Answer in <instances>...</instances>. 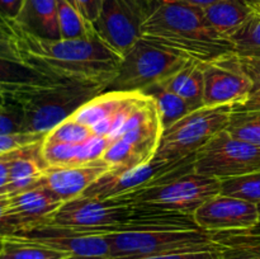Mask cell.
<instances>
[{"label": "cell", "instance_id": "obj_1", "mask_svg": "<svg viewBox=\"0 0 260 259\" xmlns=\"http://www.w3.org/2000/svg\"><path fill=\"white\" fill-rule=\"evenodd\" d=\"M47 223L88 235L201 229L193 215L136 202L126 196L75 198L63 203Z\"/></svg>", "mask_w": 260, "mask_h": 259}, {"label": "cell", "instance_id": "obj_2", "mask_svg": "<svg viewBox=\"0 0 260 259\" xmlns=\"http://www.w3.org/2000/svg\"><path fill=\"white\" fill-rule=\"evenodd\" d=\"M17 25L25 60L43 73L60 80L94 84L104 89L118 73L123 56L109 47L94 29L76 40H42Z\"/></svg>", "mask_w": 260, "mask_h": 259}, {"label": "cell", "instance_id": "obj_3", "mask_svg": "<svg viewBox=\"0 0 260 259\" xmlns=\"http://www.w3.org/2000/svg\"><path fill=\"white\" fill-rule=\"evenodd\" d=\"M141 37L201 63L234 53L233 42L208 24L202 8L182 3L160 0Z\"/></svg>", "mask_w": 260, "mask_h": 259}, {"label": "cell", "instance_id": "obj_4", "mask_svg": "<svg viewBox=\"0 0 260 259\" xmlns=\"http://www.w3.org/2000/svg\"><path fill=\"white\" fill-rule=\"evenodd\" d=\"M102 91L103 86L94 84L61 81L52 86L5 96L17 102L22 108L24 132L46 135Z\"/></svg>", "mask_w": 260, "mask_h": 259}, {"label": "cell", "instance_id": "obj_5", "mask_svg": "<svg viewBox=\"0 0 260 259\" xmlns=\"http://www.w3.org/2000/svg\"><path fill=\"white\" fill-rule=\"evenodd\" d=\"M111 245L109 259H137L144 256L200 250H225L222 233L203 229L156 230L106 235Z\"/></svg>", "mask_w": 260, "mask_h": 259}, {"label": "cell", "instance_id": "obj_6", "mask_svg": "<svg viewBox=\"0 0 260 259\" xmlns=\"http://www.w3.org/2000/svg\"><path fill=\"white\" fill-rule=\"evenodd\" d=\"M193 159L194 155L174 172L123 196L136 202L193 215L206 201L221 193V180L197 174L193 170Z\"/></svg>", "mask_w": 260, "mask_h": 259}, {"label": "cell", "instance_id": "obj_7", "mask_svg": "<svg viewBox=\"0 0 260 259\" xmlns=\"http://www.w3.org/2000/svg\"><path fill=\"white\" fill-rule=\"evenodd\" d=\"M189 60L140 38L123 56L116 78L104 91H144L177 73Z\"/></svg>", "mask_w": 260, "mask_h": 259}, {"label": "cell", "instance_id": "obj_8", "mask_svg": "<svg viewBox=\"0 0 260 259\" xmlns=\"http://www.w3.org/2000/svg\"><path fill=\"white\" fill-rule=\"evenodd\" d=\"M233 108L202 107L162 131L154 157L161 161H179L193 156L216 134L226 130Z\"/></svg>", "mask_w": 260, "mask_h": 259}, {"label": "cell", "instance_id": "obj_9", "mask_svg": "<svg viewBox=\"0 0 260 259\" xmlns=\"http://www.w3.org/2000/svg\"><path fill=\"white\" fill-rule=\"evenodd\" d=\"M260 169V147L231 136L226 130L216 134L194 154L193 170L223 180Z\"/></svg>", "mask_w": 260, "mask_h": 259}, {"label": "cell", "instance_id": "obj_10", "mask_svg": "<svg viewBox=\"0 0 260 259\" xmlns=\"http://www.w3.org/2000/svg\"><path fill=\"white\" fill-rule=\"evenodd\" d=\"M160 0H103L93 29L116 52L124 56L141 38L142 27Z\"/></svg>", "mask_w": 260, "mask_h": 259}, {"label": "cell", "instance_id": "obj_11", "mask_svg": "<svg viewBox=\"0 0 260 259\" xmlns=\"http://www.w3.org/2000/svg\"><path fill=\"white\" fill-rule=\"evenodd\" d=\"M60 79L30 65L24 57L15 19L0 15V89L8 94L52 86Z\"/></svg>", "mask_w": 260, "mask_h": 259}, {"label": "cell", "instance_id": "obj_12", "mask_svg": "<svg viewBox=\"0 0 260 259\" xmlns=\"http://www.w3.org/2000/svg\"><path fill=\"white\" fill-rule=\"evenodd\" d=\"M203 73V106L241 107L251 91V80L240 65L239 56H225L201 63Z\"/></svg>", "mask_w": 260, "mask_h": 259}, {"label": "cell", "instance_id": "obj_13", "mask_svg": "<svg viewBox=\"0 0 260 259\" xmlns=\"http://www.w3.org/2000/svg\"><path fill=\"white\" fill-rule=\"evenodd\" d=\"M190 157L179 161H161V160L151 159L150 161L137 165L131 169L118 170V172L109 170L99 177L81 197L106 200V198H113L136 192L150 185L159 178L174 172L184 163H187Z\"/></svg>", "mask_w": 260, "mask_h": 259}, {"label": "cell", "instance_id": "obj_14", "mask_svg": "<svg viewBox=\"0 0 260 259\" xmlns=\"http://www.w3.org/2000/svg\"><path fill=\"white\" fill-rule=\"evenodd\" d=\"M196 223L212 233H236L259 226L258 205L225 195L206 201L194 213Z\"/></svg>", "mask_w": 260, "mask_h": 259}, {"label": "cell", "instance_id": "obj_15", "mask_svg": "<svg viewBox=\"0 0 260 259\" xmlns=\"http://www.w3.org/2000/svg\"><path fill=\"white\" fill-rule=\"evenodd\" d=\"M17 236L65 251L71 256L70 259H109L111 256V245L106 235L78 234L45 223Z\"/></svg>", "mask_w": 260, "mask_h": 259}, {"label": "cell", "instance_id": "obj_16", "mask_svg": "<svg viewBox=\"0 0 260 259\" xmlns=\"http://www.w3.org/2000/svg\"><path fill=\"white\" fill-rule=\"evenodd\" d=\"M62 205L63 202L40 184L18 195L10 196L8 213L15 228L14 236L36 226L47 223Z\"/></svg>", "mask_w": 260, "mask_h": 259}, {"label": "cell", "instance_id": "obj_17", "mask_svg": "<svg viewBox=\"0 0 260 259\" xmlns=\"http://www.w3.org/2000/svg\"><path fill=\"white\" fill-rule=\"evenodd\" d=\"M107 172H109V168L102 160L75 167L46 168L40 185L65 203L81 197L84 192Z\"/></svg>", "mask_w": 260, "mask_h": 259}, {"label": "cell", "instance_id": "obj_18", "mask_svg": "<svg viewBox=\"0 0 260 259\" xmlns=\"http://www.w3.org/2000/svg\"><path fill=\"white\" fill-rule=\"evenodd\" d=\"M107 137L93 135L81 144H61L43 141L40 145L41 160L46 168L75 167L101 160L108 147Z\"/></svg>", "mask_w": 260, "mask_h": 259}, {"label": "cell", "instance_id": "obj_19", "mask_svg": "<svg viewBox=\"0 0 260 259\" xmlns=\"http://www.w3.org/2000/svg\"><path fill=\"white\" fill-rule=\"evenodd\" d=\"M17 23L29 35L42 40H61L56 0H25Z\"/></svg>", "mask_w": 260, "mask_h": 259}, {"label": "cell", "instance_id": "obj_20", "mask_svg": "<svg viewBox=\"0 0 260 259\" xmlns=\"http://www.w3.org/2000/svg\"><path fill=\"white\" fill-rule=\"evenodd\" d=\"M40 144L23 147L12 161L9 180L2 195L14 196L40 184L45 173V164L41 160Z\"/></svg>", "mask_w": 260, "mask_h": 259}, {"label": "cell", "instance_id": "obj_21", "mask_svg": "<svg viewBox=\"0 0 260 259\" xmlns=\"http://www.w3.org/2000/svg\"><path fill=\"white\" fill-rule=\"evenodd\" d=\"M168 90L182 96L190 106L193 111L202 108L203 106V73L201 62L189 60L177 73L172 74L169 78L160 81Z\"/></svg>", "mask_w": 260, "mask_h": 259}, {"label": "cell", "instance_id": "obj_22", "mask_svg": "<svg viewBox=\"0 0 260 259\" xmlns=\"http://www.w3.org/2000/svg\"><path fill=\"white\" fill-rule=\"evenodd\" d=\"M255 7H251L245 0H220L203 12L208 24L230 40L231 35L250 17Z\"/></svg>", "mask_w": 260, "mask_h": 259}, {"label": "cell", "instance_id": "obj_23", "mask_svg": "<svg viewBox=\"0 0 260 259\" xmlns=\"http://www.w3.org/2000/svg\"><path fill=\"white\" fill-rule=\"evenodd\" d=\"M140 91L123 93V91H102L80 107L71 118L81 124L93 127L102 119L109 118L135 98Z\"/></svg>", "mask_w": 260, "mask_h": 259}, {"label": "cell", "instance_id": "obj_24", "mask_svg": "<svg viewBox=\"0 0 260 259\" xmlns=\"http://www.w3.org/2000/svg\"><path fill=\"white\" fill-rule=\"evenodd\" d=\"M142 93L154 99L157 112H159L162 131L172 127L179 119H182L183 117L193 112L189 104L182 96L165 89L160 83L154 84Z\"/></svg>", "mask_w": 260, "mask_h": 259}, {"label": "cell", "instance_id": "obj_25", "mask_svg": "<svg viewBox=\"0 0 260 259\" xmlns=\"http://www.w3.org/2000/svg\"><path fill=\"white\" fill-rule=\"evenodd\" d=\"M161 135L162 126L156 108V111L149 118L145 119L142 123H140L135 128L126 132L121 139L129 142L135 147V150L139 152L140 156L144 159V161H150L156 152Z\"/></svg>", "mask_w": 260, "mask_h": 259}, {"label": "cell", "instance_id": "obj_26", "mask_svg": "<svg viewBox=\"0 0 260 259\" xmlns=\"http://www.w3.org/2000/svg\"><path fill=\"white\" fill-rule=\"evenodd\" d=\"M65 251L46 246L43 244L19 238L9 236L3 239L0 259H70Z\"/></svg>", "mask_w": 260, "mask_h": 259}, {"label": "cell", "instance_id": "obj_27", "mask_svg": "<svg viewBox=\"0 0 260 259\" xmlns=\"http://www.w3.org/2000/svg\"><path fill=\"white\" fill-rule=\"evenodd\" d=\"M234 53L240 57L260 58V9L255 7L250 17L231 35Z\"/></svg>", "mask_w": 260, "mask_h": 259}, {"label": "cell", "instance_id": "obj_28", "mask_svg": "<svg viewBox=\"0 0 260 259\" xmlns=\"http://www.w3.org/2000/svg\"><path fill=\"white\" fill-rule=\"evenodd\" d=\"M56 3L61 40L83 38L91 32L93 27L84 20L80 13L69 0H56Z\"/></svg>", "mask_w": 260, "mask_h": 259}, {"label": "cell", "instance_id": "obj_29", "mask_svg": "<svg viewBox=\"0 0 260 259\" xmlns=\"http://www.w3.org/2000/svg\"><path fill=\"white\" fill-rule=\"evenodd\" d=\"M226 131L235 139L260 147V111H234Z\"/></svg>", "mask_w": 260, "mask_h": 259}, {"label": "cell", "instance_id": "obj_30", "mask_svg": "<svg viewBox=\"0 0 260 259\" xmlns=\"http://www.w3.org/2000/svg\"><path fill=\"white\" fill-rule=\"evenodd\" d=\"M221 195L260 203V169L221 180Z\"/></svg>", "mask_w": 260, "mask_h": 259}, {"label": "cell", "instance_id": "obj_31", "mask_svg": "<svg viewBox=\"0 0 260 259\" xmlns=\"http://www.w3.org/2000/svg\"><path fill=\"white\" fill-rule=\"evenodd\" d=\"M101 160L109 168V170L114 172L131 169L146 163L135 150V147L123 139L111 142L104 154L102 155Z\"/></svg>", "mask_w": 260, "mask_h": 259}, {"label": "cell", "instance_id": "obj_32", "mask_svg": "<svg viewBox=\"0 0 260 259\" xmlns=\"http://www.w3.org/2000/svg\"><path fill=\"white\" fill-rule=\"evenodd\" d=\"M93 131L90 127L76 122L75 119H65L60 124L47 132L43 141L47 142H61V144H81L86 141L89 137L93 136Z\"/></svg>", "mask_w": 260, "mask_h": 259}, {"label": "cell", "instance_id": "obj_33", "mask_svg": "<svg viewBox=\"0 0 260 259\" xmlns=\"http://www.w3.org/2000/svg\"><path fill=\"white\" fill-rule=\"evenodd\" d=\"M240 65L251 80V91L248 101L234 111H260V58L240 57Z\"/></svg>", "mask_w": 260, "mask_h": 259}, {"label": "cell", "instance_id": "obj_34", "mask_svg": "<svg viewBox=\"0 0 260 259\" xmlns=\"http://www.w3.org/2000/svg\"><path fill=\"white\" fill-rule=\"evenodd\" d=\"M24 132V114L17 102L7 98V104L0 107V135Z\"/></svg>", "mask_w": 260, "mask_h": 259}, {"label": "cell", "instance_id": "obj_35", "mask_svg": "<svg viewBox=\"0 0 260 259\" xmlns=\"http://www.w3.org/2000/svg\"><path fill=\"white\" fill-rule=\"evenodd\" d=\"M46 135L32 134V132H18V134L0 135V155L40 144Z\"/></svg>", "mask_w": 260, "mask_h": 259}, {"label": "cell", "instance_id": "obj_36", "mask_svg": "<svg viewBox=\"0 0 260 259\" xmlns=\"http://www.w3.org/2000/svg\"><path fill=\"white\" fill-rule=\"evenodd\" d=\"M225 250L185 251V253L160 254V255L144 256V258H137V259H226Z\"/></svg>", "mask_w": 260, "mask_h": 259}, {"label": "cell", "instance_id": "obj_37", "mask_svg": "<svg viewBox=\"0 0 260 259\" xmlns=\"http://www.w3.org/2000/svg\"><path fill=\"white\" fill-rule=\"evenodd\" d=\"M69 2L76 8L84 20L93 27V23L101 13L103 0H69Z\"/></svg>", "mask_w": 260, "mask_h": 259}, {"label": "cell", "instance_id": "obj_38", "mask_svg": "<svg viewBox=\"0 0 260 259\" xmlns=\"http://www.w3.org/2000/svg\"><path fill=\"white\" fill-rule=\"evenodd\" d=\"M8 202H9V196L0 195V239L15 235V228L13 226L8 213Z\"/></svg>", "mask_w": 260, "mask_h": 259}, {"label": "cell", "instance_id": "obj_39", "mask_svg": "<svg viewBox=\"0 0 260 259\" xmlns=\"http://www.w3.org/2000/svg\"><path fill=\"white\" fill-rule=\"evenodd\" d=\"M19 150H15V151L8 152V154L0 155V195L3 193L4 188L7 187L8 180H9L10 165H12V161L14 160V157L17 156Z\"/></svg>", "mask_w": 260, "mask_h": 259}, {"label": "cell", "instance_id": "obj_40", "mask_svg": "<svg viewBox=\"0 0 260 259\" xmlns=\"http://www.w3.org/2000/svg\"><path fill=\"white\" fill-rule=\"evenodd\" d=\"M25 0H0V15L7 19H17Z\"/></svg>", "mask_w": 260, "mask_h": 259}, {"label": "cell", "instance_id": "obj_41", "mask_svg": "<svg viewBox=\"0 0 260 259\" xmlns=\"http://www.w3.org/2000/svg\"><path fill=\"white\" fill-rule=\"evenodd\" d=\"M161 2L182 3V4L192 5V7H197V8H202V9H206L207 7H210V5L220 2V0H161Z\"/></svg>", "mask_w": 260, "mask_h": 259}, {"label": "cell", "instance_id": "obj_42", "mask_svg": "<svg viewBox=\"0 0 260 259\" xmlns=\"http://www.w3.org/2000/svg\"><path fill=\"white\" fill-rule=\"evenodd\" d=\"M5 104H7V96H5L4 91L0 89V107L5 106Z\"/></svg>", "mask_w": 260, "mask_h": 259}, {"label": "cell", "instance_id": "obj_43", "mask_svg": "<svg viewBox=\"0 0 260 259\" xmlns=\"http://www.w3.org/2000/svg\"><path fill=\"white\" fill-rule=\"evenodd\" d=\"M248 4H250L251 7H259L260 5V0H245Z\"/></svg>", "mask_w": 260, "mask_h": 259}, {"label": "cell", "instance_id": "obj_44", "mask_svg": "<svg viewBox=\"0 0 260 259\" xmlns=\"http://www.w3.org/2000/svg\"><path fill=\"white\" fill-rule=\"evenodd\" d=\"M2 248H3V239H0V251H2Z\"/></svg>", "mask_w": 260, "mask_h": 259}, {"label": "cell", "instance_id": "obj_45", "mask_svg": "<svg viewBox=\"0 0 260 259\" xmlns=\"http://www.w3.org/2000/svg\"><path fill=\"white\" fill-rule=\"evenodd\" d=\"M258 211H259V221H260V203H258ZM260 225V223H259Z\"/></svg>", "mask_w": 260, "mask_h": 259}, {"label": "cell", "instance_id": "obj_46", "mask_svg": "<svg viewBox=\"0 0 260 259\" xmlns=\"http://www.w3.org/2000/svg\"><path fill=\"white\" fill-rule=\"evenodd\" d=\"M248 259H260V258H248Z\"/></svg>", "mask_w": 260, "mask_h": 259}, {"label": "cell", "instance_id": "obj_47", "mask_svg": "<svg viewBox=\"0 0 260 259\" xmlns=\"http://www.w3.org/2000/svg\"><path fill=\"white\" fill-rule=\"evenodd\" d=\"M258 8H259V9H260V5H259V7H258Z\"/></svg>", "mask_w": 260, "mask_h": 259}]
</instances>
